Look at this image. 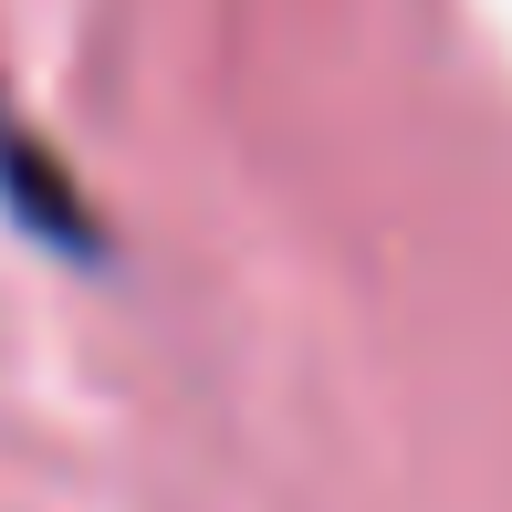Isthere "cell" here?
Wrapping results in <instances>:
<instances>
[{
  "mask_svg": "<svg viewBox=\"0 0 512 512\" xmlns=\"http://www.w3.org/2000/svg\"><path fill=\"white\" fill-rule=\"evenodd\" d=\"M0 199H11V220H32L42 241H63L74 262H95V251H105V230L84 220V199H74V178H63V157L21 126L11 95H0Z\"/></svg>",
  "mask_w": 512,
  "mask_h": 512,
  "instance_id": "6da1fadb",
  "label": "cell"
}]
</instances>
